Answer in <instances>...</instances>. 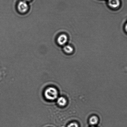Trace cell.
Returning a JSON list of instances; mask_svg holds the SVG:
<instances>
[{
	"instance_id": "cell-1",
	"label": "cell",
	"mask_w": 127,
	"mask_h": 127,
	"mask_svg": "<svg viewBox=\"0 0 127 127\" xmlns=\"http://www.w3.org/2000/svg\"><path fill=\"white\" fill-rule=\"evenodd\" d=\"M44 94L46 99L49 100H54L57 98L58 92L56 89L50 87L45 90Z\"/></svg>"
},
{
	"instance_id": "cell-2",
	"label": "cell",
	"mask_w": 127,
	"mask_h": 127,
	"mask_svg": "<svg viewBox=\"0 0 127 127\" xmlns=\"http://www.w3.org/2000/svg\"><path fill=\"white\" fill-rule=\"evenodd\" d=\"M29 8L28 3L25 1H22L18 3V9L20 13H24L28 11Z\"/></svg>"
},
{
	"instance_id": "cell-3",
	"label": "cell",
	"mask_w": 127,
	"mask_h": 127,
	"mask_svg": "<svg viewBox=\"0 0 127 127\" xmlns=\"http://www.w3.org/2000/svg\"><path fill=\"white\" fill-rule=\"evenodd\" d=\"M68 41L67 36L65 34H62L57 38L58 43L60 45H64L67 43Z\"/></svg>"
},
{
	"instance_id": "cell-4",
	"label": "cell",
	"mask_w": 127,
	"mask_h": 127,
	"mask_svg": "<svg viewBox=\"0 0 127 127\" xmlns=\"http://www.w3.org/2000/svg\"><path fill=\"white\" fill-rule=\"evenodd\" d=\"M108 3L111 7L115 8L119 6L120 2L119 0H108Z\"/></svg>"
},
{
	"instance_id": "cell-5",
	"label": "cell",
	"mask_w": 127,
	"mask_h": 127,
	"mask_svg": "<svg viewBox=\"0 0 127 127\" xmlns=\"http://www.w3.org/2000/svg\"><path fill=\"white\" fill-rule=\"evenodd\" d=\"M67 103V101L66 98L64 97H60L57 100V103L60 106L63 107L65 106Z\"/></svg>"
},
{
	"instance_id": "cell-6",
	"label": "cell",
	"mask_w": 127,
	"mask_h": 127,
	"mask_svg": "<svg viewBox=\"0 0 127 127\" xmlns=\"http://www.w3.org/2000/svg\"><path fill=\"white\" fill-rule=\"evenodd\" d=\"M63 49L65 53L68 54H72L74 51L73 48L69 45H65L64 46Z\"/></svg>"
},
{
	"instance_id": "cell-7",
	"label": "cell",
	"mask_w": 127,
	"mask_h": 127,
	"mask_svg": "<svg viewBox=\"0 0 127 127\" xmlns=\"http://www.w3.org/2000/svg\"><path fill=\"white\" fill-rule=\"evenodd\" d=\"M98 118L96 116H93L90 118L89 122L90 124L92 125H95L98 123Z\"/></svg>"
},
{
	"instance_id": "cell-8",
	"label": "cell",
	"mask_w": 127,
	"mask_h": 127,
	"mask_svg": "<svg viewBox=\"0 0 127 127\" xmlns=\"http://www.w3.org/2000/svg\"><path fill=\"white\" fill-rule=\"evenodd\" d=\"M67 127H78V125L75 123H70L68 126Z\"/></svg>"
},
{
	"instance_id": "cell-9",
	"label": "cell",
	"mask_w": 127,
	"mask_h": 127,
	"mask_svg": "<svg viewBox=\"0 0 127 127\" xmlns=\"http://www.w3.org/2000/svg\"><path fill=\"white\" fill-rule=\"evenodd\" d=\"M125 28L126 31L127 32V23L126 25Z\"/></svg>"
},
{
	"instance_id": "cell-10",
	"label": "cell",
	"mask_w": 127,
	"mask_h": 127,
	"mask_svg": "<svg viewBox=\"0 0 127 127\" xmlns=\"http://www.w3.org/2000/svg\"><path fill=\"white\" fill-rule=\"evenodd\" d=\"M31 0H24V1H30Z\"/></svg>"
},
{
	"instance_id": "cell-11",
	"label": "cell",
	"mask_w": 127,
	"mask_h": 127,
	"mask_svg": "<svg viewBox=\"0 0 127 127\" xmlns=\"http://www.w3.org/2000/svg\"></svg>"
}]
</instances>
